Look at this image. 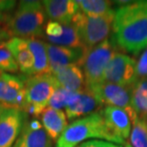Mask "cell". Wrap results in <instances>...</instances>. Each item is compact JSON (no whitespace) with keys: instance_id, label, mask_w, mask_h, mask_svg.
Returning <instances> with one entry per match:
<instances>
[{"instance_id":"6da1fadb","label":"cell","mask_w":147,"mask_h":147,"mask_svg":"<svg viewBox=\"0 0 147 147\" xmlns=\"http://www.w3.org/2000/svg\"><path fill=\"white\" fill-rule=\"evenodd\" d=\"M117 3L111 41L119 50L139 55L147 47V0Z\"/></svg>"},{"instance_id":"7a4b0ae2","label":"cell","mask_w":147,"mask_h":147,"mask_svg":"<svg viewBox=\"0 0 147 147\" xmlns=\"http://www.w3.org/2000/svg\"><path fill=\"white\" fill-rule=\"evenodd\" d=\"M90 140H103L119 145L126 143L109 130L101 111L98 110L73 120L55 142V147H76Z\"/></svg>"},{"instance_id":"3957f363","label":"cell","mask_w":147,"mask_h":147,"mask_svg":"<svg viewBox=\"0 0 147 147\" xmlns=\"http://www.w3.org/2000/svg\"><path fill=\"white\" fill-rule=\"evenodd\" d=\"M46 17L41 1L22 0L11 14L6 27L13 37L41 39L47 23Z\"/></svg>"},{"instance_id":"277c9868","label":"cell","mask_w":147,"mask_h":147,"mask_svg":"<svg viewBox=\"0 0 147 147\" xmlns=\"http://www.w3.org/2000/svg\"><path fill=\"white\" fill-rule=\"evenodd\" d=\"M57 85L52 74L27 76L25 85V103L23 111L32 117H37L48 107Z\"/></svg>"},{"instance_id":"5b68a950","label":"cell","mask_w":147,"mask_h":147,"mask_svg":"<svg viewBox=\"0 0 147 147\" xmlns=\"http://www.w3.org/2000/svg\"><path fill=\"white\" fill-rule=\"evenodd\" d=\"M117 52H119V49L108 38L98 45L86 50L80 65L86 88L93 87L103 81L106 67Z\"/></svg>"},{"instance_id":"8992f818","label":"cell","mask_w":147,"mask_h":147,"mask_svg":"<svg viewBox=\"0 0 147 147\" xmlns=\"http://www.w3.org/2000/svg\"><path fill=\"white\" fill-rule=\"evenodd\" d=\"M115 14L105 16H88L78 11L72 24L78 33L82 45L86 50L106 40L113 30Z\"/></svg>"},{"instance_id":"52a82bcc","label":"cell","mask_w":147,"mask_h":147,"mask_svg":"<svg viewBox=\"0 0 147 147\" xmlns=\"http://www.w3.org/2000/svg\"><path fill=\"white\" fill-rule=\"evenodd\" d=\"M132 88L133 87L120 86L117 84L102 81L99 84L86 89L93 93L100 106L105 105V107L113 106L121 108L127 112L131 121L133 122L138 116L131 105Z\"/></svg>"},{"instance_id":"ba28073f","label":"cell","mask_w":147,"mask_h":147,"mask_svg":"<svg viewBox=\"0 0 147 147\" xmlns=\"http://www.w3.org/2000/svg\"><path fill=\"white\" fill-rule=\"evenodd\" d=\"M137 60L121 52L116 53L105 70L103 81L120 86L133 87L137 82Z\"/></svg>"},{"instance_id":"9c48e42d","label":"cell","mask_w":147,"mask_h":147,"mask_svg":"<svg viewBox=\"0 0 147 147\" xmlns=\"http://www.w3.org/2000/svg\"><path fill=\"white\" fill-rule=\"evenodd\" d=\"M27 76L0 74V104L5 107L24 108Z\"/></svg>"},{"instance_id":"30bf717a","label":"cell","mask_w":147,"mask_h":147,"mask_svg":"<svg viewBox=\"0 0 147 147\" xmlns=\"http://www.w3.org/2000/svg\"><path fill=\"white\" fill-rule=\"evenodd\" d=\"M29 116L22 109L5 107L0 114V147H13Z\"/></svg>"},{"instance_id":"8fae6325","label":"cell","mask_w":147,"mask_h":147,"mask_svg":"<svg viewBox=\"0 0 147 147\" xmlns=\"http://www.w3.org/2000/svg\"><path fill=\"white\" fill-rule=\"evenodd\" d=\"M46 45L48 52L50 74L53 75L70 65H78L80 67L86 49L55 46L47 42Z\"/></svg>"},{"instance_id":"7c38bea8","label":"cell","mask_w":147,"mask_h":147,"mask_svg":"<svg viewBox=\"0 0 147 147\" xmlns=\"http://www.w3.org/2000/svg\"><path fill=\"white\" fill-rule=\"evenodd\" d=\"M51 140L36 117H28L13 147H49Z\"/></svg>"},{"instance_id":"4fadbf2b","label":"cell","mask_w":147,"mask_h":147,"mask_svg":"<svg viewBox=\"0 0 147 147\" xmlns=\"http://www.w3.org/2000/svg\"><path fill=\"white\" fill-rule=\"evenodd\" d=\"M41 2L49 20L63 25L71 24L79 11L76 0H44Z\"/></svg>"},{"instance_id":"5bb4252c","label":"cell","mask_w":147,"mask_h":147,"mask_svg":"<svg viewBox=\"0 0 147 147\" xmlns=\"http://www.w3.org/2000/svg\"><path fill=\"white\" fill-rule=\"evenodd\" d=\"M107 127L115 136L122 140L128 139L131 132V119L128 113L121 108L106 106L101 110Z\"/></svg>"},{"instance_id":"9a60e30c","label":"cell","mask_w":147,"mask_h":147,"mask_svg":"<svg viewBox=\"0 0 147 147\" xmlns=\"http://www.w3.org/2000/svg\"><path fill=\"white\" fill-rule=\"evenodd\" d=\"M5 44L13 55L19 72L27 76H33L34 57L29 49L27 40L25 38L11 37Z\"/></svg>"},{"instance_id":"2e32d148","label":"cell","mask_w":147,"mask_h":147,"mask_svg":"<svg viewBox=\"0 0 147 147\" xmlns=\"http://www.w3.org/2000/svg\"><path fill=\"white\" fill-rule=\"evenodd\" d=\"M40 122L51 142H57L68 126L65 111L47 107L40 115Z\"/></svg>"},{"instance_id":"e0dca14e","label":"cell","mask_w":147,"mask_h":147,"mask_svg":"<svg viewBox=\"0 0 147 147\" xmlns=\"http://www.w3.org/2000/svg\"><path fill=\"white\" fill-rule=\"evenodd\" d=\"M57 87L71 91L82 92L86 89L85 78L81 68L78 65H70L53 74Z\"/></svg>"},{"instance_id":"ac0fdd59","label":"cell","mask_w":147,"mask_h":147,"mask_svg":"<svg viewBox=\"0 0 147 147\" xmlns=\"http://www.w3.org/2000/svg\"><path fill=\"white\" fill-rule=\"evenodd\" d=\"M99 107L100 105L93 93L88 89H85L80 93L78 99L66 108L65 114L68 119L76 120L94 113Z\"/></svg>"},{"instance_id":"d6986e66","label":"cell","mask_w":147,"mask_h":147,"mask_svg":"<svg viewBox=\"0 0 147 147\" xmlns=\"http://www.w3.org/2000/svg\"><path fill=\"white\" fill-rule=\"evenodd\" d=\"M29 49L34 57V75L50 74L48 52L46 42L39 38H27Z\"/></svg>"},{"instance_id":"ffe728a7","label":"cell","mask_w":147,"mask_h":147,"mask_svg":"<svg viewBox=\"0 0 147 147\" xmlns=\"http://www.w3.org/2000/svg\"><path fill=\"white\" fill-rule=\"evenodd\" d=\"M79 11L88 16H105L115 14L113 2L106 0H78Z\"/></svg>"},{"instance_id":"44dd1931","label":"cell","mask_w":147,"mask_h":147,"mask_svg":"<svg viewBox=\"0 0 147 147\" xmlns=\"http://www.w3.org/2000/svg\"><path fill=\"white\" fill-rule=\"evenodd\" d=\"M41 39L46 40L47 43L55 46L68 47V48H84L79 38L78 31L72 23L68 25H63L62 33L58 36L42 37Z\"/></svg>"},{"instance_id":"7402d4cb","label":"cell","mask_w":147,"mask_h":147,"mask_svg":"<svg viewBox=\"0 0 147 147\" xmlns=\"http://www.w3.org/2000/svg\"><path fill=\"white\" fill-rule=\"evenodd\" d=\"M131 105L138 117H147V78L137 81L132 88Z\"/></svg>"},{"instance_id":"603a6c76","label":"cell","mask_w":147,"mask_h":147,"mask_svg":"<svg viewBox=\"0 0 147 147\" xmlns=\"http://www.w3.org/2000/svg\"><path fill=\"white\" fill-rule=\"evenodd\" d=\"M80 93L81 92H71V91L57 87L50 99L48 107L57 110H65L67 107L73 104L78 99Z\"/></svg>"},{"instance_id":"cb8c5ba5","label":"cell","mask_w":147,"mask_h":147,"mask_svg":"<svg viewBox=\"0 0 147 147\" xmlns=\"http://www.w3.org/2000/svg\"><path fill=\"white\" fill-rule=\"evenodd\" d=\"M130 144L132 147H147V117H138L132 122Z\"/></svg>"},{"instance_id":"d4e9b609","label":"cell","mask_w":147,"mask_h":147,"mask_svg":"<svg viewBox=\"0 0 147 147\" xmlns=\"http://www.w3.org/2000/svg\"><path fill=\"white\" fill-rule=\"evenodd\" d=\"M5 43H0V73L16 74L19 72L18 66Z\"/></svg>"},{"instance_id":"484cf974","label":"cell","mask_w":147,"mask_h":147,"mask_svg":"<svg viewBox=\"0 0 147 147\" xmlns=\"http://www.w3.org/2000/svg\"><path fill=\"white\" fill-rule=\"evenodd\" d=\"M136 78L137 81L147 78V47L142 51V54L137 61Z\"/></svg>"},{"instance_id":"4316f807","label":"cell","mask_w":147,"mask_h":147,"mask_svg":"<svg viewBox=\"0 0 147 147\" xmlns=\"http://www.w3.org/2000/svg\"><path fill=\"white\" fill-rule=\"evenodd\" d=\"M76 147H123V145L117 144L103 140H90L80 143Z\"/></svg>"},{"instance_id":"83f0119b","label":"cell","mask_w":147,"mask_h":147,"mask_svg":"<svg viewBox=\"0 0 147 147\" xmlns=\"http://www.w3.org/2000/svg\"><path fill=\"white\" fill-rule=\"evenodd\" d=\"M17 2L14 0H0V13L11 14L16 10Z\"/></svg>"},{"instance_id":"f1b7e54d","label":"cell","mask_w":147,"mask_h":147,"mask_svg":"<svg viewBox=\"0 0 147 147\" xmlns=\"http://www.w3.org/2000/svg\"><path fill=\"white\" fill-rule=\"evenodd\" d=\"M13 37L9 29L4 25H0V43H5Z\"/></svg>"},{"instance_id":"f546056e","label":"cell","mask_w":147,"mask_h":147,"mask_svg":"<svg viewBox=\"0 0 147 147\" xmlns=\"http://www.w3.org/2000/svg\"><path fill=\"white\" fill-rule=\"evenodd\" d=\"M10 16H11V14H5V13H0V25H4V26L7 25Z\"/></svg>"},{"instance_id":"4dcf8cb0","label":"cell","mask_w":147,"mask_h":147,"mask_svg":"<svg viewBox=\"0 0 147 147\" xmlns=\"http://www.w3.org/2000/svg\"><path fill=\"white\" fill-rule=\"evenodd\" d=\"M124 147H132V146H131L130 143H127V142H126L125 144H124Z\"/></svg>"},{"instance_id":"1f68e13d","label":"cell","mask_w":147,"mask_h":147,"mask_svg":"<svg viewBox=\"0 0 147 147\" xmlns=\"http://www.w3.org/2000/svg\"><path fill=\"white\" fill-rule=\"evenodd\" d=\"M3 108H4V106L0 104V114H1V112H2V110H3Z\"/></svg>"},{"instance_id":"d6a6232c","label":"cell","mask_w":147,"mask_h":147,"mask_svg":"<svg viewBox=\"0 0 147 147\" xmlns=\"http://www.w3.org/2000/svg\"><path fill=\"white\" fill-rule=\"evenodd\" d=\"M49 147H52V144H51V145H50V146H49Z\"/></svg>"},{"instance_id":"836d02e7","label":"cell","mask_w":147,"mask_h":147,"mask_svg":"<svg viewBox=\"0 0 147 147\" xmlns=\"http://www.w3.org/2000/svg\"><path fill=\"white\" fill-rule=\"evenodd\" d=\"M0 74H1V73H0Z\"/></svg>"}]
</instances>
